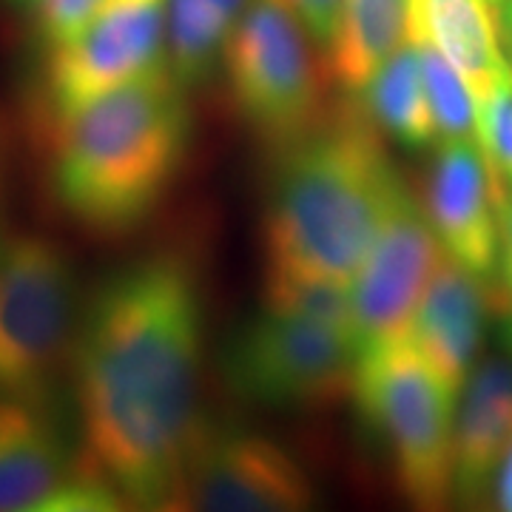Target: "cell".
<instances>
[{"mask_svg": "<svg viewBox=\"0 0 512 512\" xmlns=\"http://www.w3.org/2000/svg\"><path fill=\"white\" fill-rule=\"evenodd\" d=\"M103 3L106 0H37V32L46 52L69 43Z\"/></svg>", "mask_w": 512, "mask_h": 512, "instance_id": "cell-22", "label": "cell"}, {"mask_svg": "<svg viewBox=\"0 0 512 512\" xmlns=\"http://www.w3.org/2000/svg\"><path fill=\"white\" fill-rule=\"evenodd\" d=\"M367 114L376 126L410 148L430 146L439 140L436 120L427 103L424 74H421L419 46L407 37L402 49L370 77L362 92Z\"/></svg>", "mask_w": 512, "mask_h": 512, "instance_id": "cell-17", "label": "cell"}, {"mask_svg": "<svg viewBox=\"0 0 512 512\" xmlns=\"http://www.w3.org/2000/svg\"><path fill=\"white\" fill-rule=\"evenodd\" d=\"M202 305L177 259H146L94 293L74 336L77 467L128 507L163 510L194 439Z\"/></svg>", "mask_w": 512, "mask_h": 512, "instance_id": "cell-1", "label": "cell"}, {"mask_svg": "<svg viewBox=\"0 0 512 512\" xmlns=\"http://www.w3.org/2000/svg\"><path fill=\"white\" fill-rule=\"evenodd\" d=\"M501 316H504V339H507V348L512 350V308H507Z\"/></svg>", "mask_w": 512, "mask_h": 512, "instance_id": "cell-27", "label": "cell"}, {"mask_svg": "<svg viewBox=\"0 0 512 512\" xmlns=\"http://www.w3.org/2000/svg\"><path fill=\"white\" fill-rule=\"evenodd\" d=\"M498 23H501V35H512V0L498 3Z\"/></svg>", "mask_w": 512, "mask_h": 512, "instance_id": "cell-26", "label": "cell"}, {"mask_svg": "<svg viewBox=\"0 0 512 512\" xmlns=\"http://www.w3.org/2000/svg\"><path fill=\"white\" fill-rule=\"evenodd\" d=\"M407 37L436 46L467 80L476 103L512 77L490 0H410Z\"/></svg>", "mask_w": 512, "mask_h": 512, "instance_id": "cell-15", "label": "cell"}, {"mask_svg": "<svg viewBox=\"0 0 512 512\" xmlns=\"http://www.w3.org/2000/svg\"><path fill=\"white\" fill-rule=\"evenodd\" d=\"M37 402L0 393V512H43L77 470L57 424Z\"/></svg>", "mask_w": 512, "mask_h": 512, "instance_id": "cell-13", "label": "cell"}, {"mask_svg": "<svg viewBox=\"0 0 512 512\" xmlns=\"http://www.w3.org/2000/svg\"><path fill=\"white\" fill-rule=\"evenodd\" d=\"M427 217L441 248L490 276L498 262V205L476 140L441 143L427 194Z\"/></svg>", "mask_w": 512, "mask_h": 512, "instance_id": "cell-12", "label": "cell"}, {"mask_svg": "<svg viewBox=\"0 0 512 512\" xmlns=\"http://www.w3.org/2000/svg\"><path fill=\"white\" fill-rule=\"evenodd\" d=\"M316 487L302 464L262 433L197 427L163 510L302 512Z\"/></svg>", "mask_w": 512, "mask_h": 512, "instance_id": "cell-8", "label": "cell"}, {"mask_svg": "<svg viewBox=\"0 0 512 512\" xmlns=\"http://www.w3.org/2000/svg\"><path fill=\"white\" fill-rule=\"evenodd\" d=\"M274 3L302 23V29L311 35V40L322 52H330L339 20H342L345 0H274Z\"/></svg>", "mask_w": 512, "mask_h": 512, "instance_id": "cell-23", "label": "cell"}, {"mask_svg": "<svg viewBox=\"0 0 512 512\" xmlns=\"http://www.w3.org/2000/svg\"><path fill=\"white\" fill-rule=\"evenodd\" d=\"M444 254L427 211L404 188L350 282L353 342L365 353L407 336Z\"/></svg>", "mask_w": 512, "mask_h": 512, "instance_id": "cell-10", "label": "cell"}, {"mask_svg": "<svg viewBox=\"0 0 512 512\" xmlns=\"http://www.w3.org/2000/svg\"><path fill=\"white\" fill-rule=\"evenodd\" d=\"M476 143L501 205L512 194V77L476 103Z\"/></svg>", "mask_w": 512, "mask_h": 512, "instance_id": "cell-21", "label": "cell"}, {"mask_svg": "<svg viewBox=\"0 0 512 512\" xmlns=\"http://www.w3.org/2000/svg\"><path fill=\"white\" fill-rule=\"evenodd\" d=\"M350 396L390 453L407 501L439 510L453 501L456 404L453 393L404 339L359 353Z\"/></svg>", "mask_w": 512, "mask_h": 512, "instance_id": "cell-4", "label": "cell"}, {"mask_svg": "<svg viewBox=\"0 0 512 512\" xmlns=\"http://www.w3.org/2000/svg\"><path fill=\"white\" fill-rule=\"evenodd\" d=\"M413 43L419 46L424 89H427V103L436 120L439 143L476 140V97L470 92L467 80L436 46L419 43V40Z\"/></svg>", "mask_w": 512, "mask_h": 512, "instance_id": "cell-19", "label": "cell"}, {"mask_svg": "<svg viewBox=\"0 0 512 512\" xmlns=\"http://www.w3.org/2000/svg\"><path fill=\"white\" fill-rule=\"evenodd\" d=\"M481 279L444 251L407 328V342L453 393H461L476 367L484 325L493 311V293Z\"/></svg>", "mask_w": 512, "mask_h": 512, "instance_id": "cell-11", "label": "cell"}, {"mask_svg": "<svg viewBox=\"0 0 512 512\" xmlns=\"http://www.w3.org/2000/svg\"><path fill=\"white\" fill-rule=\"evenodd\" d=\"M168 0H106L77 35L49 52L46 100L63 123L165 60Z\"/></svg>", "mask_w": 512, "mask_h": 512, "instance_id": "cell-9", "label": "cell"}, {"mask_svg": "<svg viewBox=\"0 0 512 512\" xmlns=\"http://www.w3.org/2000/svg\"><path fill=\"white\" fill-rule=\"evenodd\" d=\"M12 3H20V6H35L37 0H12Z\"/></svg>", "mask_w": 512, "mask_h": 512, "instance_id": "cell-29", "label": "cell"}, {"mask_svg": "<svg viewBox=\"0 0 512 512\" xmlns=\"http://www.w3.org/2000/svg\"><path fill=\"white\" fill-rule=\"evenodd\" d=\"M512 444V362L487 359L473 367L456 404L453 493L464 504L481 501Z\"/></svg>", "mask_w": 512, "mask_h": 512, "instance_id": "cell-14", "label": "cell"}, {"mask_svg": "<svg viewBox=\"0 0 512 512\" xmlns=\"http://www.w3.org/2000/svg\"><path fill=\"white\" fill-rule=\"evenodd\" d=\"M248 0H168L165 60L180 83H197L222 57Z\"/></svg>", "mask_w": 512, "mask_h": 512, "instance_id": "cell-18", "label": "cell"}, {"mask_svg": "<svg viewBox=\"0 0 512 512\" xmlns=\"http://www.w3.org/2000/svg\"><path fill=\"white\" fill-rule=\"evenodd\" d=\"M402 191L367 123L350 120L299 143L265 217L268 268L350 288Z\"/></svg>", "mask_w": 512, "mask_h": 512, "instance_id": "cell-3", "label": "cell"}, {"mask_svg": "<svg viewBox=\"0 0 512 512\" xmlns=\"http://www.w3.org/2000/svg\"><path fill=\"white\" fill-rule=\"evenodd\" d=\"M57 126L55 197L69 217L100 234L126 231L157 205L191 134L183 83L168 60Z\"/></svg>", "mask_w": 512, "mask_h": 512, "instance_id": "cell-2", "label": "cell"}, {"mask_svg": "<svg viewBox=\"0 0 512 512\" xmlns=\"http://www.w3.org/2000/svg\"><path fill=\"white\" fill-rule=\"evenodd\" d=\"M504 291L512 299V194L498 205V262H495Z\"/></svg>", "mask_w": 512, "mask_h": 512, "instance_id": "cell-24", "label": "cell"}, {"mask_svg": "<svg viewBox=\"0 0 512 512\" xmlns=\"http://www.w3.org/2000/svg\"><path fill=\"white\" fill-rule=\"evenodd\" d=\"M77 279L52 239L0 245V393L40 399L77 336Z\"/></svg>", "mask_w": 512, "mask_h": 512, "instance_id": "cell-5", "label": "cell"}, {"mask_svg": "<svg viewBox=\"0 0 512 512\" xmlns=\"http://www.w3.org/2000/svg\"><path fill=\"white\" fill-rule=\"evenodd\" d=\"M265 308L276 313H291L313 322H325L333 328L348 330L353 336V313H350V288L333 285L322 279L265 271Z\"/></svg>", "mask_w": 512, "mask_h": 512, "instance_id": "cell-20", "label": "cell"}, {"mask_svg": "<svg viewBox=\"0 0 512 512\" xmlns=\"http://www.w3.org/2000/svg\"><path fill=\"white\" fill-rule=\"evenodd\" d=\"M495 504L504 512H512V444L510 450L504 453L501 464H498V473H495Z\"/></svg>", "mask_w": 512, "mask_h": 512, "instance_id": "cell-25", "label": "cell"}, {"mask_svg": "<svg viewBox=\"0 0 512 512\" xmlns=\"http://www.w3.org/2000/svg\"><path fill=\"white\" fill-rule=\"evenodd\" d=\"M504 40H507V52H510V57H507V60H510V66H512V35H507Z\"/></svg>", "mask_w": 512, "mask_h": 512, "instance_id": "cell-28", "label": "cell"}, {"mask_svg": "<svg viewBox=\"0 0 512 512\" xmlns=\"http://www.w3.org/2000/svg\"><path fill=\"white\" fill-rule=\"evenodd\" d=\"M313 40L274 0H248L225 40L222 63L242 117L288 140L311 126L319 100Z\"/></svg>", "mask_w": 512, "mask_h": 512, "instance_id": "cell-7", "label": "cell"}, {"mask_svg": "<svg viewBox=\"0 0 512 512\" xmlns=\"http://www.w3.org/2000/svg\"><path fill=\"white\" fill-rule=\"evenodd\" d=\"M490 3H493V6H498V3H501V0H490Z\"/></svg>", "mask_w": 512, "mask_h": 512, "instance_id": "cell-30", "label": "cell"}, {"mask_svg": "<svg viewBox=\"0 0 512 512\" xmlns=\"http://www.w3.org/2000/svg\"><path fill=\"white\" fill-rule=\"evenodd\" d=\"M410 32V0H345L330 46V69L339 89L362 94L384 60L402 49Z\"/></svg>", "mask_w": 512, "mask_h": 512, "instance_id": "cell-16", "label": "cell"}, {"mask_svg": "<svg viewBox=\"0 0 512 512\" xmlns=\"http://www.w3.org/2000/svg\"><path fill=\"white\" fill-rule=\"evenodd\" d=\"M356 359L348 330L262 308L231 339L222 370L231 390L248 402L316 410L350 396Z\"/></svg>", "mask_w": 512, "mask_h": 512, "instance_id": "cell-6", "label": "cell"}]
</instances>
